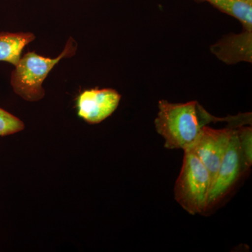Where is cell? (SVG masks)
Segmentation results:
<instances>
[{"instance_id": "9c48e42d", "label": "cell", "mask_w": 252, "mask_h": 252, "mask_svg": "<svg viewBox=\"0 0 252 252\" xmlns=\"http://www.w3.org/2000/svg\"><path fill=\"white\" fill-rule=\"evenodd\" d=\"M238 19L245 28H252V2L240 0H203Z\"/></svg>"}, {"instance_id": "3957f363", "label": "cell", "mask_w": 252, "mask_h": 252, "mask_svg": "<svg viewBox=\"0 0 252 252\" xmlns=\"http://www.w3.org/2000/svg\"><path fill=\"white\" fill-rule=\"evenodd\" d=\"M184 152L182 169L176 181L175 200L190 215L203 213L207 211L211 177L193 152L189 149Z\"/></svg>"}, {"instance_id": "7c38bea8", "label": "cell", "mask_w": 252, "mask_h": 252, "mask_svg": "<svg viewBox=\"0 0 252 252\" xmlns=\"http://www.w3.org/2000/svg\"><path fill=\"white\" fill-rule=\"evenodd\" d=\"M240 1H247V2H252V0H240Z\"/></svg>"}, {"instance_id": "7a4b0ae2", "label": "cell", "mask_w": 252, "mask_h": 252, "mask_svg": "<svg viewBox=\"0 0 252 252\" xmlns=\"http://www.w3.org/2000/svg\"><path fill=\"white\" fill-rule=\"evenodd\" d=\"M77 44L70 38L65 48L56 59L43 57L34 51L21 58L11 74V84L14 92L28 102H36L45 95L42 84L53 68L64 58L75 54Z\"/></svg>"}, {"instance_id": "277c9868", "label": "cell", "mask_w": 252, "mask_h": 252, "mask_svg": "<svg viewBox=\"0 0 252 252\" xmlns=\"http://www.w3.org/2000/svg\"><path fill=\"white\" fill-rule=\"evenodd\" d=\"M246 171L248 170L245 166L240 152L236 127L233 131L218 172L212 181L207 200V210L215 207L226 196Z\"/></svg>"}, {"instance_id": "52a82bcc", "label": "cell", "mask_w": 252, "mask_h": 252, "mask_svg": "<svg viewBox=\"0 0 252 252\" xmlns=\"http://www.w3.org/2000/svg\"><path fill=\"white\" fill-rule=\"evenodd\" d=\"M217 59L225 64L252 63V28H243L238 34L225 36L210 47Z\"/></svg>"}, {"instance_id": "8992f818", "label": "cell", "mask_w": 252, "mask_h": 252, "mask_svg": "<svg viewBox=\"0 0 252 252\" xmlns=\"http://www.w3.org/2000/svg\"><path fill=\"white\" fill-rule=\"evenodd\" d=\"M122 95L112 89L84 91L77 97V114L89 124H99L117 110Z\"/></svg>"}, {"instance_id": "ba28073f", "label": "cell", "mask_w": 252, "mask_h": 252, "mask_svg": "<svg viewBox=\"0 0 252 252\" xmlns=\"http://www.w3.org/2000/svg\"><path fill=\"white\" fill-rule=\"evenodd\" d=\"M35 39L31 32H0V61L16 66L23 49Z\"/></svg>"}, {"instance_id": "8fae6325", "label": "cell", "mask_w": 252, "mask_h": 252, "mask_svg": "<svg viewBox=\"0 0 252 252\" xmlns=\"http://www.w3.org/2000/svg\"><path fill=\"white\" fill-rule=\"evenodd\" d=\"M24 128V123L21 119L0 108V136L13 135Z\"/></svg>"}, {"instance_id": "30bf717a", "label": "cell", "mask_w": 252, "mask_h": 252, "mask_svg": "<svg viewBox=\"0 0 252 252\" xmlns=\"http://www.w3.org/2000/svg\"><path fill=\"white\" fill-rule=\"evenodd\" d=\"M240 152L247 170L252 165V129L251 126H240L237 127Z\"/></svg>"}, {"instance_id": "6da1fadb", "label": "cell", "mask_w": 252, "mask_h": 252, "mask_svg": "<svg viewBox=\"0 0 252 252\" xmlns=\"http://www.w3.org/2000/svg\"><path fill=\"white\" fill-rule=\"evenodd\" d=\"M251 114L221 119L207 112L197 101L172 103L165 99L158 102V112L154 121L156 130L165 141L167 149H189L200 131L211 123L228 122L240 126L250 124Z\"/></svg>"}, {"instance_id": "5b68a950", "label": "cell", "mask_w": 252, "mask_h": 252, "mask_svg": "<svg viewBox=\"0 0 252 252\" xmlns=\"http://www.w3.org/2000/svg\"><path fill=\"white\" fill-rule=\"evenodd\" d=\"M235 128L236 127L233 126L222 129L205 126L193 144L187 149L193 152L206 167L212 182L218 172Z\"/></svg>"}]
</instances>
